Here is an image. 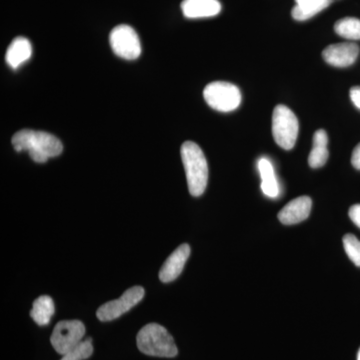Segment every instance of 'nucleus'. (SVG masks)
Masks as SVG:
<instances>
[{
    "label": "nucleus",
    "instance_id": "nucleus-1",
    "mask_svg": "<svg viewBox=\"0 0 360 360\" xmlns=\"http://www.w3.org/2000/svg\"><path fill=\"white\" fill-rule=\"evenodd\" d=\"M11 142L18 153L28 151L32 160L37 163L46 162L49 158L60 155L63 150L58 137L37 130H20L13 135Z\"/></svg>",
    "mask_w": 360,
    "mask_h": 360
},
{
    "label": "nucleus",
    "instance_id": "nucleus-2",
    "mask_svg": "<svg viewBox=\"0 0 360 360\" xmlns=\"http://www.w3.org/2000/svg\"><path fill=\"white\" fill-rule=\"evenodd\" d=\"M181 158L189 193L195 198L202 195L208 181L207 161L202 150L194 142L186 141L181 146Z\"/></svg>",
    "mask_w": 360,
    "mask_h": 360
},
{
    "label": "nucleus",
    "instance_id": "nucleus-3",
    "mask_svg": "<svg viewBox=\"0 0 360 360\" xmlns=\"http://www.w3.org/2000/svg\"><path fill=\"white\" fill-rule=\"evenodd\" d=\"M137 347L149 356L172 359L179 354L174 338L167 328L158 323H149L139 331L136 338Z\"/></svg>",
    "mask_w": 360,
    "mask_h": 360
},
{
    "label": "nucleus",
    "instance_id": "nucleus-4",
    "mask_svg": "<svg viewBox=\"0 0 360 360\" xmlns=\"http://www.w3.org/2000/svg\"><path fill=\"white\" fill-rule=\"evenodd\" d=\"M300 131V123L288 106L277 105L272 115V134L277 146L285 150L295 148Z\"/></svg>",
    "mask_w": 360,
    "mask_h": 360
},
{
    "label": "nucleus",
    "instance_id": "nucleus-5",
    "mask_svg": "<svg viewBox=\"0 0 360 360\" xmlns=\"http://www.w3.org/2000/svg\"><path fill=\"white\" fill-rule=\"evenodd\" d=\"M203 97L210 108L221 112L236 110L241 103L240 90L231 82H212L203 90Z\"/></svg>",
    "mask_w": 360,
    "mask_h": 360
},
{
    "label": "nucleus",
    "instance_id": "nucleus-6",
    "mask_svg": "<svg viewBox=\"0 0 360 360\" xmlns=\"http://www.w3.org/2000/svg\"><path fill=\"white\" fill-rule=\"evenodd\" d=\"M85 326L80 321L58 322L53 329L51 342L56 352L65 355L84 341Z\"/></svg>",
    "mask_w": 360,
    "mask_h": 360
},
{
    "label": "nucleus",
    "instance_id": "nucleus-7",
    "mask_svg": "<svg viewBox=\"0 0 360 360\" xmlns=\"http://www.w3.org/2000/svg\"><path fill=\"white\" fill-rule=\"evenodd\" d=\"M110 41L113 52L120 58L134 60L141 56V40L131 26H116L110 33Z\"/></svg>",
    "mask_w": 360,
    "mask_h": 360
},
{
    "label": "nucleus",
    "instance_id": "nucleus-8",
    "mask_svg": "<svg viewBox=\"0 0 360 360\" xmlns=\"http://www.w3.org/2000/svg\"><path fill=\"white\" fill-rule=\"evenodd\" d=\"M143 296L144 290L141 286L130 288L118 300L104 303L99 307L96 312L97 319L101 321H115L141 302Z\"/></svg>",
    "mask_w": 360,
    "mask_h": 360
},
{
    "label": "nucleus",
    "instance_id": "nucleus-9",
    "mask_svg": "<svg viewBox=\"0 0 360 360\" xmlns=\"http://www.w3.org/2000/svg\"><path fill=\"white\" fill-rule=\"evenodd\" d=\"M359 45L352 42H345V44L329 45L322 52V58L328 65L335 68H348L354 65L359 58Z\"/></svg>",
    "mask_w": 360,
    "mask_h": 360
},
{
    "label": "nucleus",
    "instance_id": "nucleus-10",
    "mask_svg": "<svg viewBox=\"0 0 360 360\" xmlns=\"http://www.w3.org/2000/svg\"><path fill=\"white\" fill-rule=\"evenodd\" d=\"M189 255H191V246L186 243L179 246L161 267L160 281L165 283L175 281L184 270Z\"/></svg>",
    "mask_w": 360,
    "mask_h": 360
},
{
    "label": "nucleus",
    "instance_id": "nucleus-11",
    "mask_svg": "<svg viewBox=\"0 0 360 360\" xmlns=\"http://www.w3.org/2000/svg\"><path fill=\"white\" fill-rule=\"evenodd\" d=\"M311 206V198L309 196H300L284 206L278 213V219L281 224L285 225L300 224L309 219Z\"/></svg>",
    "mask_w": 360,
    "mask_h": 360
},
{
    "label": "nucleus",
    "instance_id": "nucleus-12",
    "mask_svg": "<svg viewBox=\"0 0 360 360\" xmlns=\"http://www.w3.org/2000/svg\"><path fill=\"white\" fill-rule=\"evenodd\" d=\"M182 13L187 18H212L221 11L219 0H184Z\"/></svg>",
    "mask_w": 360,
    "mask_h": 360
},
{
    "label": "nucleus",
    "instance_id": "nucleus-13",
    "mask_svg": "<svg viewBox=\"0 0 360 360\" xmlns=\"http://www.w3.org/2000/svg\"><path fill=\"white\" fill-rule=\"evenodd\" d=\"M32 53V47L30 40L25 37H16L7 49L6 56L7 65L13 70H16L30 58Z\"/></svg>",
    "mask_w": 360,
    "mask_h": 360
},
{
    "label": "nucleus",
    "instance_id": "nucleus-14",
    "mask_svg": "<svg viewBox=\"0 0 360 360\" xmlns=\"http://www.w3.org/2000/svg\"><path fill=\"white\" fill-rule=\"evenodd\" d=\"M258 172L262 177V191L270 198H276L279 195V184L274 174L271 161L262 158L258 160Z\"/></svg>",
    "mask_w": 360,
    "mask_h": 360
},
{
    "label": "nucleus",
    "instance_id": "nucleus-15",
    "mask_svg": "<svg viewBox=\"0 0 360 360\" xmlns=\"http://www.w3.org/2000/svg\"><path fill=\"white\" fill-rule=\"evenodd\" d=\"M312 149L309 156V165L311 168H319L328 160V136L326 130L319 129L314 135Z\"/></svg>",
    "mask_w": 360,
    "mask_h": 360
},
{
    "label": "nucleus",
    "instance_id": "nucleus-16",
    "mask_svg": "<svg viewBox=\"0 0 360 360\" xmlns=\"http://www.w3.org/2000/svg\"><path fill=\"white\" fill-rule=\"evenodd\" d=\"M333 0H295L292 18L297 21H304L314 18L317 13L328 8Z\"/></svg>",
    "mask_w": 360,
    "mask_h": 360
},
{
    "label": "nucleus",
    "instance_id": "nucleus-17",
    "mask_svg": "<svg viewBox=\"0 0 360 360\" xmlns=\"http://www.w3.org/2000/svg\"><path fill=\"white\" fill-rule=\"evenodd\" d=\"M54 314V302L51 296L41 295L33 302L30 316L40 326H47Z\"/></svg>",
    "mask_w": 360,
    "mask_h": 360
},
{
    "label": "nucleus",
    "instance_id": "nucleus-18",
    "mask_svg": "<svg viewBox=\"0 0 360 360\" xmlns=\"http://www.w3.org/2000/svg\"><path fill=\"white\" fill-rule=\"evenodd\" d=\"M335 30L343 39L360 40V20L354 18H343L335 23Z\"/></svg>",
    "mask_w": 360,
    "mask_h": 360
},
{
    "label": "nucleus",
    "instance_id": "nucleus-19",
    "mask_svg": "<svg viewBox=\"0 0 360 360\" xmlns=\"http://www.w3.org/2000/svg\"><path fill=\"white\" fill-rule=\"evenodd\" d=\"M94 354V347H92L91 338L84 340L77 345L68 352V354L63 355V359L60 360H84L89 359Z\"/></svg>",
    "mask_w": 360,
    "mask_h": 360
},
{
    "label": "nucleus",
    "instance_id": "nucleus-20",
    "mask_svg": "<svg viewBox=\"0 0 360 360\" xmlns=\"http://www.w3.org/2000/svg\"><path fill=\"white\" fill-rule=\"evenodd\" d=\"M343 246L349 259L360 267V240L354 234H347L343 238Z\"/></svg>",
    "mask_w": 360,
    "mask_h": 360
},
{
    "label": "nucleus",
    "instance_id": "nucleus-21",
    "mask_svg": "<svg viewBox=\"0 0 360 360\" xmlns=\"http://www.w3.org/2000/svg\"><path fill=\"white\" fill-rule=\"evenodd\" d=\"M348 214H349L350 219L352 220V222L360 229V205L352 206Z\"/></svg>",
    "mask_w": 360,
    "mask_h": 360
},
{
    "label": "nucleus",
    "instance_id": "nucleus-22",
    "mask_svg": "<svg viewBox=\"0 0 360 360\" xmlns=\"http://www.w3.org/2000/svg\"><path fill=\"white\" fill-rule=\"evenodd\" d=\"M350 99L354 105L360 110V86H355L350 89Z\"/></svg>",
    "mask_w": 360,
    "mask_h": 360
},
{
    "label": "nucleus",
    "instance_id": "nucleus-23",
    "mask_svg": "<svg viewBox=\"0 0 360 360\" xmlns=\"http://www.w3.org/2000/svg\"><path fill=\"white\" fill-rule=\"evenodd\" d=\"M352 163L354 168L360 170V143L354 148L352 156Z\"/></svg>",
    "mask_w": 360,
    "mask_h": 360
},
{
    "label": "nucleus",
    "instance_id": "nucleus-24",
    "mask_svg": "<svg viewBox=\"0 0 360 360\" xmlns=\"http://www.w3.org/2000/svg\"><path fill=\"white\" fill-rule=\"evenodd\" d=\"M357 360H360V349L359 352V355H357Z\"/></svg>",
    "mask_w": 360,
    "mask_h": 360
}]
</instances>
